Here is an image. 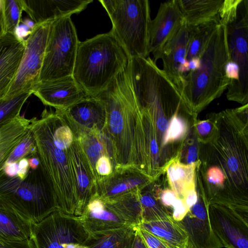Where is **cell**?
<instances>
[{"label":"cell","mask_w":248,"mask_h":248,"mask_svg":"<svg viewBox=\"0 0 248 248\" xmlns=\"http://www.w3.org/2000/svg\"><path fill=\"white\" fill-rule=\"evenodd\" d=\"M97 96L105 107L102 131L113 148L114 169L132 168L149 177L151 167L144 116L131 85L127 65Z\"/></svg>","instance_id":"obj_1"},{"label":"cell","mask_w":248,"mask_h":248,"mask_svg":"<svg viewBox=\"0 0 248 248\" xmlns=\"http://www.w3.org/2000/svg\"><path fill=\"white\" fill-rule=\"evenodd\" d=\"M198 57L199 68L184 75L180 91L192 114L219 97L230 83L225 73L230 60L226 25L219 23L216 26Z\"/></svg>","instance_id":"obj_2"},{"label":"cell","mask_w":248,"mask_h":248,"mask_svg":"<svg viewBox=\"0 0 248 248\" xmlns=\"http://www.w3.org/2000/svg\"><path fill=\"white\" fill-rule=\"evenodd\" d=\"M129 58L111 31L79 42L73 77L88 96L104 91Z\"/></svg>","instance_id":"obj_3"},{"label":"cell","mask_w":248,"mask_h":248,"mask_svg":"<svg viewBox=\"0 0 248 248\" xmlns=\"http://www.w3.org/2000/svg\"><path fill=\"white\" fill-rule=\"evenodd\" d=\"M31 128L35 140L40 166L56 197L57 209L74 215L77 186L69 149H61L53 142L51 112L45 109L40 119L34 118Z\"/></svg>","instance_id":"obj_4"},{"label":"cell","mask_w":248,"mask_h":248,"mask_svg":"<svg viewBox=\"0 0 248 248\" xmlns=\"http://www.w3.org/2000/svg\"><path fill=\"white\" fill-rule=\"evenodd\" d=\"M0 201L31 223L57 209L54 192L41 166L23 180L0 171Z\"/></svg>","instance_id":"obj_5"},{"label":"cell","mask_w":248,"mask_h":248,"mask_svg":"<svg viewBox=\"0 0 248 248\" xmlns=\"http://www.w3.org/2000/svg\"><path fill=\"white\" fill-rule=\"evenodd\" d=\"M112 24L111 32L129 58L149 56L150 9L147 0H99Z\"/></svg>","instance_id":"obj_6"},{"label":"cell","mask_w":248,"mask_h":248,"mask_svg":"<svg viewBox=\"0 0 248 248\" xmlns=\"http://www.w3.org/2000/svg\"><path fill=\"white\" fill-rule=\"evenodd\" d=\"M79 42L71 16L53 20L38 83L73 76Z\"/></svg>","instance_id":"obj_7"},{"label":"cell","mask_w":248,"mask_h":248,"mask_svg":"<svg viewBox=\"0 0 248 248\" xmlns=\"http://www.w3.org/2000/svg\"><path fill=\"white\" fill-rule=\"evenodd\" d=\"M89 235L79 217L58 209L40 222L32 223L34 248H64L70 243L84 245Z\"/></svg>","instance_id":"obj_8"},{"label":"cell","mask_w":248,"mask_h":248,"mask_svg":"<svg viewBox=\"0 0 248 248\" xmlns=\"http://www.w3.org/2000/svg\"><path fill=\"white\" fill-rule=\"evenodd\" d=\"M230 60L239 67L238 81L227 88L230 100L246 104L248 99V0H242L235 19L227 26Z\"/></svg>","instance_id":"obj_9"},{"label":"cell","mask_w":248,"mask_h":248,"mask_svg":"<svg viewBox=\"0 0 248 248\" xmlns=\"http://www.w3.org/2000/svg\"><path fill=\"white\" fill-rule=\"evenodd\" d=\"M52 21L36 24L29 36L25 40V49L21 61L5 96L32 89L38 83Z\"/></svg>","instance_id":"obj_10"},{"label":"cell","mask_w":248,"mask_h":248,"mask_svg":"<svg viewBox=\"0 0 248 248\" xmlns=\"http://www.w3.org/2000/svg\"><path fill=\"white\" fill-rule=\"evenodd\" d=\"M208 214L214 234L225 248H248V218L228 207L209 204Z\"/></svg>","instance_id":"obj_11"},{"label":"cell","mask_w":248,"mask_h":248,"mask_svg":"<svg viewBox=\"0 0 248 248\" xmlns=\"http://www.w3.org/2000/svg\"><path fill=\"white\" fill-rule=\"evenodd\" d=\"M197 194V202L179 222L187 232L193 248H222L210 225L209 204L203 191Z\"/></svg>","instance_id":"obj_12"},{"label":"cell","mask_w":248,"mask_h":248,"mask_svg":"<svg viewBox=\"0 0 248 248\" xmlns=\"http://www.w3.org/2000/svg\"><path fill=\"white\" fill-rule=\"evenodd\" d=\"M183 23L177 0L160 4L149 29V52L152 53L155 62L160 59L163 46Z\"/></svg>","instance_id":"obj_13"},{"label":"cell","mask_w":248,"mask_h":248,"mask_svg":"<svg viewBox=\"0 0 248 248\" xmlns=\"http://www.w3.org/2000/svg\"><path fill=\"white\" fill-rule=\"evenodd\" d=\"M32 90L33 94L44 105L59 111L67 109L87 95L73 76L38 82Z\"/></svg>","instance_id":"obj_14"},{"label":"cell","mask_w":248,"mask_h":248,"mask_svg":"<svg viewBox=\"0 0 248 248\" xmlns=\"http://www.w3.org/2000/svg\"><path fill=\"white\" fill-rule=\"evenodd\" d=\"M56 112L63 117L73 134L93 128L101 131L103 129L105 107L97 96L86 95L67 109Z\"/></svg>","instance_id":"obj_15"},{"label":"cell","mask_w":248,"mask_h":248,"mask_svg":"<svg viewBox=\"0 0 248 248\" xmlns=\"http://www.w3.org/2000/svg\"><path fill=\"white\" fill-rule=\"evenodd\" d=\"M151 180L135 169L116 168L111 174L97 181L94 195L103 199H113L142 188Z\"/></svg>","instance_id":"obj_16"},{"label":"cell","mask_w":248,"mask_h":248,"mask_svg":"<svg viewBox=\"0 0 248 248\" xmlns=\"http://www.w3.org/2000/svg\"><path fill=\"white\" fill-rule=\"evenodd\" d=\"M69 152L77 186V206L74 215L78 217L82 215L95 193L96 180L75 137Z\"/></svg>","instance_id":"obj_17"},{"label":"cell","mask_w":248,"mask_h":248,"mask_svg":"<svg viewBox=\"0 0 248 248\" xmlns=\"http://www.w3.org/2000/svg\"><path fill=\"white\" fill-rule=\"evenodd\" d=\"M191 28L184 22L163 46L160 59L163 62V71L180 93L183 78L178 69L186 60Z\"/></svg>","instance_id":"obj_18"},{"label":"cell","mask_w":248,"mask_h":248,"mask_svg":"<svg viewBox=\"0 0 248 248\" xmlns=\"http://www.w3.org/2000/svg\"><path fill=\"white\" fill-rule=\"evenodd\" d=\"M92 0H23L24 12L36 24L77 14Z\"/></svg>","instance_id":"obj_19"},{"label":"cell","mask_w":248,"mask_h":248,"mask_svg":"<svg viewBox=\"0 0 248 248\" xmlns=\"http://www.w3.org/2000/svg\"><path fill=\"white\" fill-rule=\"evenodd\" d=\"M25 49V41L7 32L0 41V99L5 97L17 72Z\"/></svg>","instance_id":"obj_20"},{"label":"cell","mask_w":248,"mask_h":248,"mask_svg":"<svg viewBox=\"0 0 248 248\" xmlns=\"http://www.w3.org/2000/svg\"><path fill=\"white\" fill-rule=\"evenodd\" d=\"M78 217L89 234L127 225L103 199L95 195Z\"/></svg>","instance_id":"obj_21"},{"label":"cell","mask_w":248,"mask_h":248,"mask_svg":"<svg viewBox=\"0 0 248 248\" xmlns=\"http://www.w3.org/2000/svg\"><path fill=\"white\" fill-rule=\"evenodd\" d=\"M73 134L90 165L96 182L99 178L95 170V165L99 158L103 156L108 157L114 169L113 148L109 139L103 131L93 128Z\"/></svg>","instance_id":"obj_22"},{"label":"cell","mask_w":248,"mask_h":248,"mask_svg":"<svg viewBox=\"0 0 248 248\" xmlns=\"http://www.w3.org/2000/svg\"><path fill=\"white\" fill-rule=\"evenodd\" d=\"M224 0H177L184 23L197 27L220 23L219 11Z\"/></svg>","instance_id":"obj_23"},{"label":"cell","mask_w":248,"mask_h":248,"mask_svg":"<svg viewBox=\"0 0 248 248\" xmlns=\"http://www.w3.org/2000/svg\"><path fill=\"white\" fill-rule=\"evenodd\" d=\"M137 227L154 235L168 248H193L181 223L172 217L143 222Z\"/></svg>","instance_id":"obj_24"},{"label":"cell","mask_w":248,"mask_h":248,"mask_svg":"<svg viewBox=\"0 0 248 248\" xmlns=\"http://www.w3.org/2000/svg\"><path fill=\"white\" fill-rule=\"evenodd\" d=\"M32 223L0 201V240L18 242L31 240Z\"/></svg>","instance_id":"obj_25"},{"label":"cell","mask_w":248,"mask_h":248,"mask_svg":"<svg viewBox=\"0 0 248 248\" xmlns=\"http://www.w3.org/2000/svg\"><path fill=\"white\" fill-rule=\"evenodd\" d=\"M136 227H123L89 234L84 245L88 248H131Z\"/></svg>","instance_id":"obj_26"},{"label":"cell","mask_w":248,"mask_h":248,"mask_svg":"<svg viewBox=\"0 0 248 248\" xmlns=\"http://www.w3.org/2000/svg\"><path fill=\"white\" fill-rule=\"evenodd\" d=\"M33 119L19 116L0 128V171L11 153L30 128Z\"/></svg>","instance_id":"obj_27"},{"label":"cell","mask_w":248,"mask_h":248,"mask_svg":"<svg viewBox=\"0 0 248 248\" xmlns=\"http://www.w3.org/2000/svg\"><path fill=\"white\" fill-rule=\"evenodd\" d=\"M140 190L113 199H101L125 221L127 225L137 227L142 222L139 197Z\"/></svg>","instance_id":"obj_28"},{"label":"cell","mask_w":248,"mask_h":248,"mask_svg":"<svg viewBox=\"0 0 248 248\" xmlns=\"http://www.w3.org/2000/svg\"><path fill=\"white\" fill-rule=\"evenodd\" d=\"M195 163L184 165L179 162H171L168 166L167 175L171 190L184 201L187 192L195 188Z\"/></svg>","instance_id":"obj_29"},{"label":"cell","mask_w":248,"mask_h":248,"mask_svg":"<svg viewBox=\"0 0 248 248\" xmlns=\"http://www.w3.org/2000/svg\"><path fill=\"white\" fill-rule=\"evenodd\" d=\"M32 94L33 90L29 89L0 99V128L20 116L23 105Z\"/></svg>","instance_id":"obj_30"},{"label":"cell","mask_w":248,"mask_h":248,"mask_svg":"<svg viewBox=\"0 0 248 248\" xmlns=\"http://www.w3.org/2000/svg\"><path fill=\"white\" fill-rule=\"evenodd\" d=\"M219 23H212L197 27H190V35L186 56L187 61L199 56L211 33Z\"/></svg>","instance_id":"obj_31"},{"label":"cell","mask_w":248,"mask_h":248,"mask_svg":"<svg viewBox=\"0 0 248 248\" xmlns=\"http://www.w3.org/2000/svg\"><path fill=\"white\" fill-rule=\"evenodd\" d=\"M1 9L6 33H14L22 19L23 0H1Z\"/></svg>","instance_id":"obj_32"},{"label":"cell","mask_w":248,"mask_h":248,"mask_svg":"<svg viewBox=\"0 0 248 248\" xmlns=\"http://www.w3.org/2000/svg\"><path fill=\"white\" fill-rule=\"evenodd\" d=\"M37 154L35 140L30 127L11 153L5 164L18 162L23 158L28 157Z\"/></svg>","instance_id":"obj_33"},{"label":"cell","mask_w":248,"mask_h":248,"mask_svg":"<svg viewBox=\"0 0 248 248\" xmlns=\"http://www.w3.org/2000/svg\"><path fill=\"white\" fill-rule=\"evenodd\" d=\"M179 112L175 113L170 118L169 126L162 140L163 145L182 139L186 134V124L179 115Z\"/></svg>","instance_id":"obj_34"},{"label":"cell","mask_w":248,"mask_h":248,"mask_svg":"<svg viewBox=\"0 0 248 248\" xmlns=\"http://www.w3.org/2000/svg\"><path fill=\"white\" fill-rule=\"evenodd\" d=\"M242 0H224L219 11L220 23L227 26L235 18Z\"/></svg>","instance_id":"obj_35"},{"label":"cell","mask_w":248,"mask_h":248,"mask_svg":"<svg viewBox=\"0 0 248 248\" xmlns=\"http://www.w3.org/2000/svg\"><path fill=\"white\" fill-rule=\"evenodd\" d=\"M95 170L99 179L111 174L113 170V166L110 159L106 156L99 158L96 163Z\"/></svg>","instance_id":"obj_36"},{"label":"cell","mask_w":248,"mask_h":248,"mask_svg":"<svg viewBox=\"0 0 248 248\" xmlns=\"http://www.w3.org/2000/svg\"><path fill=\"white\" fill-rule=\"evenodd\" d=\"M147 248H168L160 240L148 232L136 227Z\"/></svg>","instance_id":"obj_37"},{"label":"cell","mask_w":248,"mask_h":248,"mask_svg":"<svg viewBox=\"0 0 248 248\" xmlns=\"http://www.w3.org/2000/svg\"><path fill=\"white\" fill-rule=\"evenodd\" d=\"M225 73L227 78L231 80L228 87L234 85L238 81L239 67L236 63L231 61H228L225 66Z\"/></svg>","instance_id":"obj_38"},{"label":"cell","mask_w":248,"mask_h":248,"mask_svg":"<svg viewBox=\"0 0 248 248\" xmlns=\"http://www.w3.org/2000/svg\"><path fill=\"white\" fill-rule=\"evenodd\" d=\"M177 198L178 197L175 193L170 189L164 190L159 195V199L161 203L168 209L170 213V209H171Z\"/></svg>","instance_id":"obj_39"},{"label":"cell","mask_w":248,"mask_h":248,"mask_svg":"<svg viewBox=\"0 0 248 248\" xmlns=\"http://www.w3.org/2000/svg\"><path fill=\"white\" fill-rule=\"evenodd\" d=\"M196 128L201 138H207L213 131V124L209 120L202 121L197 123Z\"/></svg>","instance_id":"obj_40"},{"label":"cell","mask_w":248,"mask_h":248,"mask_svg":"<svg viewBox=\"0 0 248 248\" xmlns=\"http://www.w3.org/2000/svg\"><path fill=\"white\" fill-rule=\"evenodd\" d=\"M0 248H34V245L31 240L18 242L0 240Z\"/></svg>","instance_id":"obj_41"},{"label":"cell","mask_w":248,"mask_h":248,"mask_svg":"<svg viewBox=\"0 0 248 248\" xmlns=\"http://www.w3.org/2000/svg\"><path fill=\"white\" fill-rule=\"evenodd\" d=\"M31 31L25 24L20 22L16 28L13 34L19 41L23 42L29 36Z\"/></svg>","instance_id":"obj_42"},{"label":"cell","mask_w":248,"mask_h":248,"mask_svg":"<svg viewBox=\"0 0 248 248\" xmlns=\"http://www.w3.org/2000/svg\"><path fill=\"white\" fill-rule=\"evenodd\" d=\"M18 170L17 177L21 180L24 179L27 176L30 167L28 157H24L18 162Z\"/></svg>","instance_id":"obj_43"},{"label":"cell","mask_w":248,"mask_h":248,"mask_svg":"<svg viewBox=\"0 0 248 248\" xmlns=\"http://www.w3.org/2000/svg\"><path fill=\"white\" fill-rule=\"evenodd\" d=\"M18 170V162L5 164L2 170L7 175L11 177L17 176Z\"/></svg>","instance_id":"obj_44"},{"label":"cell","mask_w":248,"mask_h":248,"mask_svg":"<svg viewBox=\"0 0 248 248\" xmlns=\"http://www.w3.org/2000/svg\"><path fill=\"white\" fill-rule=\"evenodd\" d=\"M198 199V194L195 188L190 190L186 194L184 199L185 202L189 209L196 203Z\"/></svg>","instance_id":"obj_45"},{"label":"cell","mask_w":248,"mask_h":248,"mask_svg":"<svg viewBox=\"0 0 248 248\" xmlns=\"http://www.w3.org/2000/svg\"><path fill=\"white\" fill-rule=\"evenodd\" d=\"M198 156V150L196 146H190L187 152L186 160L188 164L194 163Z\"/></svg>","instance_id":"obj_46"},{"label":"cell","mask_w":248,"mask_h":248,"mask_svg":"<svg viewBox=\"0 0 248 248\" xmlns=\"http://www.w3.org/2000/svg\"><path fill=\"white\" fill-rule=\"evenodd\" d=\"M131 248H147L146 245L142 238L138 232L137 228Z\"/></svg>","instance_id":"obj_47"},{"label":"cell","mask_w":248,"mask_h":248,"mask_svg":"<svg viewBox=\"0 0 248 248\" xmlns=\"http://www.w3.org/2000/svg\"><path fill=\"white\" fill-rule=\"evenodd\" d=\"M28 158L30 170H36L40 166V161L38 154L31 156Z\"/></svg>","instance_id":"obj_48"},{"label":"cell","mask_w":248,"mask_h":248,"mask_svg":"<svg viewBox=\"0 0 248 248\" xmlns=\"http://www.w3.org/2000/svg\"><path fill=\"white\" fill-rule=\"evenodd\" d=\"M201 61L199 57L192 58L188 61V66L190 71L196 70L199 69Z\"/></svg>","instance_id":"obj_49"},{"label":"cell","mask_w":248,"mask_h":248,"mask_svg":"<svg viewBox=\"0 0 248 248\" xmlns=\"http://www.w3.org/2000/svg\"><path fill=\"white\" fill-rule=\"evenodd\" d=\"M20 22L25 24L31 30L34 28L36 25V23L29 17L24 18L23 19L22 18Z\"/></svg>","instance_id":"obj_50"},{"label":"cell","mask_w":248,"mask_h":248,"mask_svg":"<svg viewBox=\"0 0 248 248\" xmlns=\"http://www.w3.org/2000/svg\"><path fill=\"white\" fill-rule=\"evenodd\" d=\"M6 33L1 9L0 10V41Z\"/></svg>","instance_id":"obj_51"},{"label":"cell","mask_w":248,"mask_h":248,"mask_svg":"<svg viewBox=\"0 0 248 248\" xmlns=\"http://www.w3.org/2000/svg\"><path fill=\"white\" fill-rule=\"evenodd\" d=\"M1 0H0V10L1 9Z\"/></svg>","instance_id":"obj_52"}]
</instances>
